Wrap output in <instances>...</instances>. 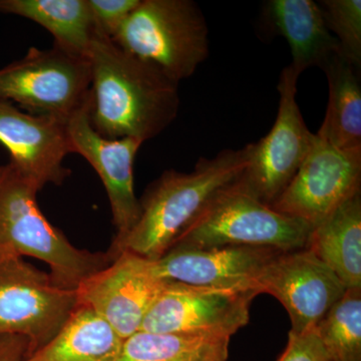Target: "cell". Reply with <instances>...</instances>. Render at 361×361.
Returning a JSON list of instances; mask_svg holds the SVG:
<instances>
[{
    "instance_id": "obj_4",
    "label": "cell",
    "mask_w": 361,
    "mask_h": 361,
    "mask_svg": "<svg viewBox=\"0 0 361 361\" xmlns=\"http://www.w3.org/2000/svg\"><path fill=\"white\" fill-rule=\"evenodd\" d=\"M111 40L177 82L193 75L209 56L205 16L192 0H141Z\"/></svg>"
},
{
    "instance_id": "obj_7",
    "label": "cell",
    "mask_w": 361,
    "mask_h": 361,
    "mask_svg": "<svg viewBox=\"0 0 361 361\" xmlns=\"http://www.w3.org/2000/svg\"><path fill=\"white\" fill-rule=\"evenodd\" d=\"M75 290L61 288L25 258L0 256V336H25L30 356L45 345L77 310Z\"/></svg>"
},
{
    "instance_id": "obj_15",
    "label": "cell",
    "mask_w": 361,
    "mask_h": 361,
    "mask_svg": "<svg viewBox=\"0 0 361 361\" xmlns=\"http://www.w3.org/2000/svg\"><path fill=\"white\" fill-rule=\"evenodd\" d=\"M279 252L260 247H175L152 262L157 274L165 280L222 290L252 291L259 295V275Z\"/></svg>"
},
{
    "instance_id": "obj_12",
    "label": "cell",
    "mask_w": 361,
    "mask_h": 361,
    "mask_svg": "<svg viewBox=\"0 0 361 361\" xmlns=\"http://www.w3.org/2000/svg\"><path fill=\"white\" fill-rule=\"evenodd\" d=\"M256 289L283 305L294 334L315 329L346 291L336 273L307 248L276 254L259 275Z\"/></svg>"
},
{
    "instance_id": "obj_6",
    "label": "cell",
    "mask_w": 361,
    "mask_h": 361,
    "mask_svg": "<svg viewBox=\"0 0 361 361\" xmlns=\"http://www.w3.org/2000/svg\"><path fill=\"white\" fill-rule=\"evenodd\" d=\"M90 85L89 59L54 45L51 49L32 47L25 58L0 70V101L66 122L90 103Z\"/></svg>"
},
{
    "instance_id": "obj_26",
    "label": "cell",
    "mask_w": 361,
    "mask_h": 361,
    "mask_svg": "<svg viewBox=\"0 0 361 361\" xmlns=\"http://www.w3.org/2000/svg\"><path fill=\"white\" fill-rule=\"evenodd\" d=\"M30 355V341L25 336H0V361H25Z\"/></svg>"
},
{
    "instance_id": "obj_14",
    "label": "cell",
    "mask_w": 361,
    "mask_h": 361,
    "mask_svg": "<svg viewBox=\"0 0 361 361\" xmlns=\"http://www.w3.org/2000/svg\"><path fill=\"white\" fill-rule=\"evenodd\" d=\"M71 153L89 161L103 182L111 204L113 223L122 236L141 215V204L135 194L134 161L142 145L133 137L109 140L97 134L90 120V103L68 121Z\"/></svg>"
},
{
    "instance_id": "obj_3",
    "label": "cell",
    "mask_w": 361,
    "mask_h": 361,
    "mask_svg": "<svg viewBox=\"0 0 361 361\" xmlns=\"http://www.w3.org/2000/svg\"><path fill=\"white\" fill-rule=\"evenodd\" d=\"M13 164L0 166V256L39 259L49 266L52 281L66 290L111 262L106 252H90L71 244L45 218L39 193Z\"/></svg>"
},
{
    "instance_id": "obj_18",
    "label": "cell",
    "mask_w": 361,
    "mask_h": 361,
    "mask_svg": "<svg viewBox=\"0 0 361 361\" xmlns=\"http://www.w3.org/2000/svg\"><path fill=\"white\" fill-rule=\"evenodd\" d=\"M123 344L106 320L78 305L58 334L25 361H120Z\"/></svg>"
},
{
    "instance_id": "obj_5",
    "label": "cell",
    "mask_w": 361,
    "mask_h": 361,
    "mask_svg": "<svg viewBox=\"0 0 361 361\" xmlns=\"http://www.w3.org/2000/svg\"><path fill=\"white\" fill-rule=\"evenodd\" d=\"M311 230L304 221L277 212L247 193L237 182L215 199L173 248L244 246L295 251L306 248Z\"/></svg>"
},
{
    "instance_id": "obj_20",
    "label": "cell",
    "mask_w": 361,
    "mask_h": 361,
    "mask_svg": "<svg viewBox=\"0 0 361 361\" xmlns=\"http://www.w3.org/2000/svg\"><path fill=\"white\" fill-rule=\"evenodd\" d=\"M322 71L329 80V97L316 135L342 151H361L360 71L341 54Z\"/></svg>"
},
{
    "instance_id": "obj_11",
    "label": "cell",
    "mask_w": 361,
    "mask_h": 361,
    "mask_svg": "<svg viewBox=\"0 0 361 361\" xmlns=\"http://www.w3.org/2000/svg\"><path fill=\"white\" fill-rule=\"evenodd\" d=\"M166 282L152 260L125 251L85 279L75 292L78 305L92 308L126 341L141 330Z\"/></svg>"
},
{
    "instance_id": "obj_19",
    "label": "cell",
    "mask_w": 361,
    "mask_h": 361,
    "mask_svg": "<svg viewBox=\"0 0 361 361\" xmlns=\"http://www.w3.org/2000/svg\"><path fill=\"white\" fill-rule=\"evenodd\" d=\"M0 13L39 23L54 37V47L87 59L94 37L87 0H0Z\"/></svg>"
},
{
    "instance_id": "obj_16",
    "label": "cell",
    "mask_w": 361,
    "mask_h": 361,
    "mask_svg": "<svg viewBox=\"0 0 361 361\" xmlns=\"http://www.w3.org/2000/svg\"><path fill=\"white\" fill-rule=\"evenodd\" d=\"M263 16L271 30L290 47V68L301 75L312 66L323 68L342 54L341 45L327 28L319 4L313 0H270Z\"/></svg>"
},
{
    "instance_id": "obj_10",
    "label": "cell",
    "mask_w": 361,
    "mask_h": 361,
    "mask_svg": "<svg viewBox=\"0 0 361 361\" xmlns=\"http://www.w3.org/2000/svg\"><path fill=\"white\" fill-rule=\"evenodd\" d=\"M361 151H342L314 134L293 179L271 205L314 227L361 191Z\"/></svg>"
},
{
    "instance_id": "obj_9",
    "label": "cell",
    "mask_w": 361,
    "mask_h": 361,
    "mask_svg": "<svg viewBox=\"0 0 361 361\" xmlns=\"http://www.w3.org/2000/svg\"><path fill=\"white\" fill-rule=\"evenodd\" d=\"M258 294L206 288L167 280L140 331L231 337L245 327Z\"/></svg>"
},
{
    "instance_id": "obj_21",
    "label": "cell",
    "mask_w": 361,
    "mask_h": 361,
    "mask_svg": "<svg viewBox=\"0 0 361 361\" xmlns=\"http://www.w3.org/2000/svg\"><path fill=\"white\" fill-rule=\"evenodd\" d=\"M230 337L139 331L123 341L120 361H228Z\"/></svg>"
},
{
    "instance_id": "obj_8",
    "label": "cell",
    "mask_w": 361,
    "mask_h": 361,
    "mask_svg": "<svg viewBox=\"0 0 361 361\" xmlns=\"http://www.w3.org/2000/svg\"><path fill=\"white\" fill-rule=\"evenodd\" d=\"M299 77L289 66L282 71L276 120L264 137L252 142L250 161L238 180L241 189L270 207L293 179L314 140L296 101Z\"/></svg>"
},
{
    "instance_id": "obj_23",
    "label": "cell",
    "mask_w": 361,
    "mask_h": 361,
    "mask_svg": "<svg viewBox=\"0 0 361 361\" xmlns=\"http://www.w3.org/2000/svg\"><path fill=\"white\" fill-rule=\"evenodd\" d=\"M330 32L341 45L342 56L361 70V0L318 2Z\"/></svg>"
},
{
    "instance_id": "obj_24",
    "label": "cell",
    "mask_w": 361,
    "mask_h": 361,
    "mask_svg": "<svg viewBox=\"0 0 361 361\" xmlns=\"http://www.w3.org/2000/svg\"><path fill=\"white\" fill-rule=\"evenodd\" d=\"M141 0H87L94 35L113 39L128 16Z\"/></svg>"
},
{
    "instance_id": "obj_17",
    "label": "cell",
    "mask_w": 361,
    "mask_h": 361,
    "mask_svg": "<svg viewBox=\"0 0 361 361\" xmlns=\"http://www.w3.org/2000/svg\"><path fill=\"white\" fill-rule=\"evenodd\" d=\"M306 248L349 288H361V191L311 230Z\"/></svg>"
},
{
    "instance_id": "obj_13",
    "label": "cell",
    "mask_w": 361,
    "mask_h": 361,
    "mask_svg": "<svg viewBox=\"0 0 361 361\" xmlns=\"http://www.w3.org/2000/svg\"><path fill=\"white\" fill-rule=\"evenodd\" d=\"M68 122L32 115L13 103L0 101V144L11 156L9 163L39 191L59 186L71 175L63 161L71 154Z\"/></svg>"
},
{
    "instance_id": "obj_25",
    "label": "cell",
    "mask_w": 361,
    "mask_h": 361,
    "mask_svg": "<svg viewBox=\"0 0 361 361\" xmlns=\"http://www.w3.org/2000/svg\"><path fill=\"white\" fill-rule=\"evenodd\" d=\"M277 361H330V357L313 329L302 334L289 331L286 348Z\"/></svg>"
},
{
    "instance_id": "obj_2",
    "label": "cell",
    "mask_w": 361,
    "mask_h": 361,
    "mask_svg": "<svg viewBox=\"0 0 361 361\" xmlns=\"http://www.w3.org/2000/svg\"><path fill=\"white\" fill-rule=\"evenodd\" d=\"M252 142L199 159L190 173L169 170L146 190L134 227L114 237L109 257L130 252L149 260L168 253L223 191L238 182L250 161Z\"/></svg>"
},
{
    "instance_id": "obj_1",
    "label": "cell",
    "mask_w": 361,
    "mask_h": 361,
    "mask_svg": "<svg viewBox=\"0 0 361 361\" xmlns=\"http://www.w3.org/2000/svg\"><path fill=\"white\" fill-rule=\"evenodd\" d=\"M87 59L92 71L90 120L97 134L144 142L174 122L180 109L179 82L160 68L97 35Z\"/></svg>"
},
{
    "instance_id": "obj_22",
    "label": "cell",
    "mask_w": 361,
    "mask_h": 361,
    "mask_svg": "<svg viewBox=\"0 0 361 361\" xmlns=\"http://www.w3.org/2000/svg\"><path fill=\"white\" fill-rule=\"evenodd\" d=\"M315 329L330 361H361V288L346 289Z\"/></svg>"
}]
</instances>
